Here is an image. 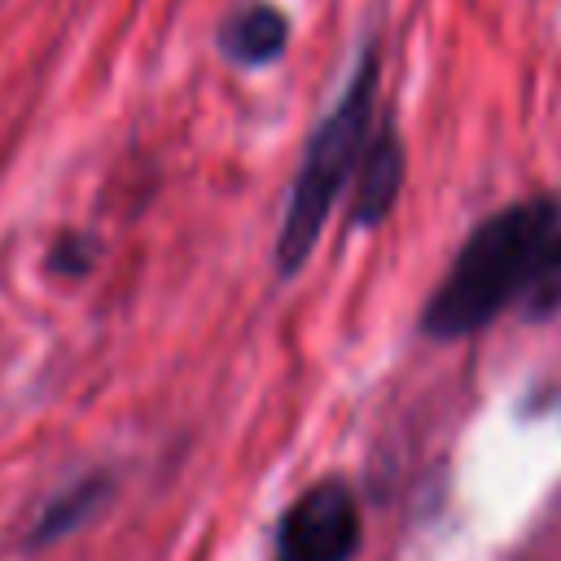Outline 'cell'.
<instances>
[{
    "label": "cell",
    "mask_w": 561,
    "mask_h": 561,
    "mask_svg": "<svg viewBox=\"0 0 561 561\" xmlns=\"http://www.w3.org/2000/svg\"><path fill=\"white\" fill-rule=\"evenodd\" d=\"M517 302H522V316L526 320H552L561 311V232L548 241V250H543L530 285H526V294Z\"/></svg>",
    "instance_id": "52a82bcc"
},
{
    "label": "cell",
    "mask_w": 561,
    "mask_h": 561,
    "mask_svg": "<svg viewBox=\"0 0 561 561\" xmlns=\"http://www.w3.org/2000/svg\"><path fill=\"white\" fill-rule=\"evenodd\" d=\"M364 526L359 504L346 482H316L307 486L280 517L276 561H351L359 552Z\"/></svg>",
    "instance_id": "3957f363"
},
{
    "label": "cell",
    "mask_w": 561,
    "mask_h": 561,
    "mask_svg": "<svg viewBox=\"0 0 561 561\" xmlns=\"http://www.w3.org/2000/svg\"><path fill=\"white\" fill-rule=\"evenodd\" d=\"M285 39H289V22L272 4H245V9H237L219 26L224 57H232L241 66H267V61H276L285 53Z\"/></svg>",
    "instance_id": "5b68a950"
},
{
    "label": "cell",
    "mask_w": 561,
    "mask_h": 561,
    "mask_svg": "<svg viewBox=\"0 0 561 561\" xmlns=\"http://www.w3.org/2000/svg\"><path fill=\"white\" fill-rule=\"evenodd\" d=\"M561 232V202L557 197H526L491 219H482L438 289L430 294L421 311L425 337L456 342L478 329H486L508 302H517L548 250V241Z\"/></svg>",
    "instance_id": "6da1fadb"
},
{
    "label": "cell",
    "mask_w": 561,
    "mask_h": 561,
    "mask_svg": "<svg viewBox=\"0 0 561 561\" xmlns=\"http://www.w3.org/2000/svg\"><path fill=\"white\" fill-rule=\"evenodd\" d=\"M403 188V145L394 136V127H381L355 162V188H351V224L355 228H373L390 215L394 197Z\"/></svg>",
    "instance_id": "277c9868"
},
{
    "label": "cell",
    "mask_w": 561,
    "mask_h": 561,
    "mask_svg": "<svg viewBox=\"0 0 561 561\" xmlns=\"http://www.w3.org/2000/svg\"><path fill=\"white\" fill-rule=\"evenodd\" d=\"M373 96H377V53L368 48L342 92V101L320 118V127L307 140L302 167L294 175L289 202H285V219H280V237H276V272L294 276L311 250L316 237L346 184V175L359 162L364 136H368V114H373Z\"/></svg>",
    "instance_id": "7a4b0ae2"
},
{
    "label": "cell",
    "mask_w": 561,
    "mask_h": 561,
    "mask_svg": "<svg viewBox=\"0 0 561 561\" xmlns=\"http://www.w3.org/2000/svg\"><path fill=\"white\" fill-rule=\"evenodd\" d=\"M105 495H110V473H92V478L66 486V491H61L57 500H48V508L35 517V526H31V535H26V548H44V543H53V539L79 530V526L101 508Z\"/></svg>",
    "instance_id": "8992f818"
}]
</instances>
